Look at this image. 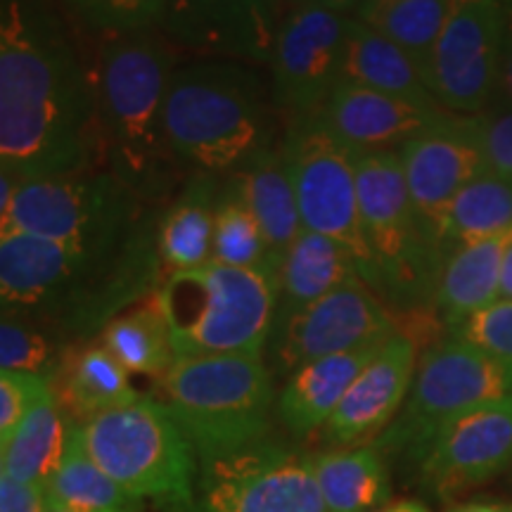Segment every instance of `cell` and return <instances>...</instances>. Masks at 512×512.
<instances>
[{"mask_svg":"<svg viewBox=\"0 0 512 512\" xmlns=\"http://www.w3.org/2000/svg\"><path fill=\"white\" fill-rule=\"evenodd\" d=\"M171 74L169 50L152 29L105 34L98 53V95L121 169L128 174H147L169 150L162 112Z\"/></svg>","mask_w":512,"mask_h":512,"instance_id":"cell-8","label":"cell"},{"mask_svg":"<svg viewBox=\"0 0 512 512\" xmlns=\"http://www.w3.org/2000/svg\"><path fill=\"white\" fill-rule=\"evenodd\" d=\"M46 508V489L8 475L0 477V512H46Z\"/></svg>","mask_w":512,"mask_h":512,"instance_id":"cell-40","label":"cell"},{"mask_svg":"<svg viewBox=\"0 0 512 512\" xmlns=\"http://www.w3.org/2000/svg\"><path fill=\"white\" fill-rule=\"evenodd\" d=\"M60 358L53 342L31 325L10 316H0V370L50 377L55 375Z\"/></svg>","mask_w":512,"mask_h":512,"instance_id":"cell-35","label":"cell"},{"mask_svg":"<svg viewBox=\"0 0 512 512\" xmlns=\"http://www.w3.org/2000/svg\"><path fill=\"white\" fill-rule=\"evenodd\" d=\"M74 425L76 422L64 413L60 401L50 392L5 439V475L46 489L57 467L62 465Z\"/></svg>","mask_w":512,"mask_h":512,"instance_id":"cell-28","label":"cell"},{"mask_svg":"<svg viewBox=\"0 0 512 512\" xmlns=\"http://www.w3.org/2000/svg\"><path fill=\"white\" fill-rule=\"evenodd\" d=\"M100 344L131 375L164 377L176 361L169 330L155 297L112 318L102 330Z\"/></svg>","mask_w":512,"mask_h":512,"instance_id":"cell-31","label":"cell"},{"mask_svg":"<svg viewBox=\"0 0 512 512\" xmlns=\"http://www.w3.org/2000/svg\"><path fill=\"white\" fill-rule=\"evenodd\" d=\"M351 19L304 3L280 24L271 55L273 98L292 126L316 119L342 83Z\"/></svg>","mask_w":512,"mask_h":512,"instance_id":"cell-13","label":"cell"},{"mask_svg":"<svg viewBox=\"0 0 512 512\" xmlns=\"http://www.w3.org/2000/svg\"><path fill=\"white\" fill-rule=\"evenodd\" d=\"M214 211L207 188H195L166 214L159 228V259L166 271H190L211 261Z\"/></svg>","mask_w":512,"mask_h":512,"instance_id":"cell-33","label":"cell"},{"mask_svg":"<svg viewBox=\"0 0 512 512\" xmlns=\"http://www.w3.org/2000/svg\"><path fill=\"white\" fill-rule=\"evenodd\" d=\"M304 3L318 5V8L335 10V12H339V15L354 17L356 10H358V5H361V0H304Z\"/></svg>","mask_w":512,"mask_h":512,"instance_id":"cell-44","label":"cell"},{"mask_svg":"<svg viewBox=\"0 0 512 512\" xmlns=\"http://www.w3.org/2000/svg\"><path fill=\"white\" fill-rule=\"evenodd\" d=\"M448 8L451 0H384V3H361L354 17L396 43L418 64L427 83L434 46L444 29Z\"/></svg>","mask_w":512,"mask_h":512,"instance_id":"cell-30","label":"cell"},{"mask_svg":"<svg viewBox=\"0 0 512 512\" xmlns=\"http://www.w3.org/2000/svg\"><path fill=\"white\" fill-rule=\"evenodd\" d=\"M50 392L79 425L140 399L131 373L100 342L60 358V366L50 377Z\"/></svg>","mask_w":512,"mask_h":512,"instance_id":"cell-24","label":"cell"},{"mask_svg":"<svg viewBox=\"0 0 512 512\" xmlns=\"http://www.w3.org/2000/svg\"><path fill=\"white\" fill-rule=\"evenodd\" d=\"M503 0H451L427 72L446 112L477 117L501 93Z\"/></svg>","mask_w":512,"mask_h":512,"instance_id":"cell-11","label":"cell"},{"mask_svg":"<svg viewBox=\"0 0 512 512\" xmlns=\"http://www.w3.org/2000/svg\"><path fill=\"white\" fill-rule=\"evenodd\" d=\"M508 394H512V373L451 335L434 342L418 358L406 403L373 446L387 460L399 458L418 467L448 422Z\"/></svg>","mask_w":512,"mask_h":512,"instance_id":"cell-7","label":"cell"},{"mask_svg":"<svg viewBox=\"0 0 512 512\" xmlns=\"http://www.w3.org/2000/svg\"><path fill=\"white\" fill-rule=\"evenodd\" d=\"M399 328L361 275L320 297L271 335V373L287 377L318 358L384 344Z\"/></svg>","mask_w":512,"mask_h":512,"instance_id":"cell-12","label":"cell"},{"mask_svg":"<svg viewBox=\"0 0 512 512\" xmlns=\"http://www.w3.org/2000/svg\"><path fill=\"white\" fill-rule=\"evenodd\" d=\"M361 3H384V0H361Z\"/></svg>","mask_w":512,"mask_h":512,"instance_id":"cell-50","label":"cell"},{"mask_svg":"<svg viewBox=\"0 0 512 512\" xmlns=\"http://www.w3.org/2000/svg\"><path fill=\"white\" fill-rule=\"evenodd\" d=\"M5 446V444H3ZM3 446H0V477L5 475V458H3Z\"/></svg>","mask_w":512,"mask_h":512,"instance_id":"cell-48","label":"cell"},{"mask_svg":"<svg viewBox=\"0 0 512 512\" xmlns=\"http://www.w3.org/2000/svg\"><path fill=\"white\" fill-rule=\"evenodd\" d=\"M79 434L95 463L140 505L197 510V456L162 401L136 399L83 422Z\"/></svg>","mask_w":512,"mask_h":512,"instance_id":"cell-5","label":"cell"},{"mask_svg":"<svg viewBox=\"0 0 512 512\" xmlns=\"http://www.w3.org/2000/svg\"><path fill=\"white\" fill-rule=\"evenodd\" d=\"M392 339V337H389ZM382 344L366 347L349 354H335L306 363L285 377L275 408L283 427L294 439H306L323 432L332 413L342 403L344 394L368 366L370 358L380 351Z\"/></svg>","mask_w":512,"mask_h":512,"instance_id":"cell-21","label":"cell"},{"mask_svg":"<svg viewBox=\"0 0 512 512\" xmlns=\"http://www.w3.org/2000/svg\"><path fill=\"white\" fill-rule=\"evenodd\" d=\"M176 358L264 356L275 320V271L216 261L166 275L152 294Z\"/></svg>","mask_w":512,"mask_h":512,"instance_id":"cell-3","label":"cell"},{"mask_svg":"<svg viewBox=\"0 0 512 512\" xmlns=\"http://www.w3.org/2000/svg\"><path fill=\"white\" fill-rule=\"evenodd\" d=\"M512 230V183L491 171L470 181L451 204L446 221V245H467L496 238Z\"/></svg>","mask_w":512,"mask_h":512,"instance_id":"cell-32","label":"cell"},{"mask_svg":"<svg viewBox=\"0 0 512 512\" xmlns=\"http://www.w3.org/2000/svg\"><path fill=\"white\" fill-rule=\"evenodd\" d=\"M261 3H264L268 17L273 19L275 27L280 29V24H283L294 10L302 8L304 0H261Z\"/></svg>","mask_w":512,"mask_h":512,"instance_id":"cell-43","label":"cell"},{"mask_svg":"<svg viewBox=\"0 0 512 512\" xmlns=\"http://www.w3.org/2000/svg\"><path fill=\"white\" fill-rule=\"evenodd\" d=\"M159 27L183 46L252 62H271L278 36L261 0H169Z\"/></svg>","mask_w":512,"mask_h":512,"instance_id":"cell-19","label":"cell"},{"mask_svg":"<svg viewBox=\"0 0 512 512\" xmlns=\"http://www.w3.org/2000/svg\"><path fill=\"white\" fill-rule=\"evenodd\" d=\"M510 245L512 230L489 240L451 247L446 254L434 285L432 311L448 332L501 297L503 256Z\"/></svg>","mask_w":512,"mask_h":512,"instance_id":"cell-22","label":"cell"},{"mask_svg":"<svg viewBox=\"0 0 512 512\" xmlns=\"http://www.w3.org/2000/svg\"><path fill=\"white\" fill-rule=\"evenodd\" d=\"M88 252L29 233L0 235V311L46 306L79 273Z\"/></svg>","mask_w":512,"mask_h":512,"instance_id":"cell-20","label":"cell"},{"mask_svg":"<svg viewBox=\"0 0 512 512\" xmlns=\"http://www.w3.org/2000/svg\"><path fill=\"white\" fill-rule=\"evenodd\" d=\"M233 192L252 211L256 223L264 230L268 247H271L275 264H278L280 256L302 233L297 195H294L283 147L280 150L264 147L254 157H249L242 164L238 185Z\"/></svg>","mask_w":512,"mask_h":512,"instance_id":"cell-25","label":"cell"},{"mask_svg":"<svg viewBox=\"0 0 512 512\" xmlns=\"http://www.w3.org/2000/svg\"><path fill=\"white\" fill-rule=\"evenodd\" d=\"M79 157V102L53 24L38 0H0V164L41 178Z\"/></svg>","mask_w":512,"mask_h":512,"instance_id":"cell-1","label":"cell"},{"mask_svg":"<svg viewBox=\"0 0 512 512\" xmlns=\"http://www.w3.org/2000/svg\"><path fill=\"white\" fill-rule=\"evenodd\" d=\"M5 444V439H0V446H3Z\"/></svg>","mask_w":512,"mask_h":512,"instance_id":"cell-51","label":"cell"},{"mask_svg":"<svg viewBox=\"0 0 512 512\" xmlns=\"http://www.w3.org/2000/svg\"><path fill=\"white\" fill-rule=\"evenodd\" d=\"M472 344L486 356L494 358L496 363L512 373V302L510 299H496L486 309L472 313L463 320L456 330L451 332Z\"/></svg>","mask_w":512,"mask_h":512,"instance_id":"cell-37","label":"cell"},{"mask_svg":"<svg viewBox=\"0 0 512 512\" xmlns=\"http://www.w3.org/2000/svg\"><path fill=\"white\" fill-rule=\"evenodd\" d=\"M418 358V342L411 335L399 330L387 339L323 427V444L349 448L380 439L408 399Z\"/></svg>","mask_w":512,"mask_h":512,"instance_id":"cell-16","label":"cell"},{"mask_svg":"<svg viewBox=\"0 0 512 512\" xmlns=\"http://www.w3.org/2000/svg\"><path fill=\"white\" fill-rule=\"evenodd\" d=\"M200 512H328L313 456L266 439L202 465Z\"/></svg>","mask_w":512,"mask_h":512,"instance_id":"cell-10","label":"cell"},{"mask_svg":"<svg viewBox=\"0 0 512 512\" xmlns=\"http://www.w3.org/2000/svg\"><path fill=\"white\" fill-rule=\"evenodd\" d=\"M498 299H510L512 302V245L503 256V268H501V297Z\"/></svg>","mask_w":512,"mask_h":512,"instance_id":"cell-45","label":"cell"},{"mask_svg":"<svg viewBox=\"0 0 512 512\" xmlns=\"http://www.w3.org/2000/svg\"><path fill=\"white\" fill-rule=\"evenodd\" d=\"M403 178L427 238L448 254L446 221L453 200L486 171L477 119L448 114L437 126L408 140L399 150Z\"/></svg>","mask_w":512,"mask_h":512,"instance_id":"cell-14","label":"cell"},{"mask_svg":"<svg viewBox=\"0 0 512 512\" xmlns=\"http://www.w3.org/2000/svg\"><path fill=\"white\" fill-rule=\"evenodd\" d=\"M342 83L396 95L418 105L441 107L427 88L418 64L396 43L358 22L356 17L351 19L347 50H344Z\"/></svg>","mask_w":512,"mask_h":512,"instance_id":"cell-26","label":"cell"},{"mask_svg":"<svg viewBox=\"0 0 512 512\" xmlns=\"http://www.w3.org/2000/svg\"><path fill=\"white\" fill-rule=\"evenodd\" d=\"M297 195L302 230L325 235L356 259L358 275L368 283L373 271L358 211L356 152L330 136L318 121L292 126L283 145Z\"/></svg>","mask_w":512,"mask_h":512,"instance_id":"cell-9","label":"cell"},{"mask_svg":"<svg viewBox=\"0 0 512 512\" xmlns=\"http://www.w3.org/2000/svg\"><path fill=\"white\" fill-rule=\"evenodd\" d=\"M211 261L235 268H278L264 230L235 192L223 197L214 211Z\"/></svg>","mask_w":512,"mask_h":512,"instance_id":"cell-34","label":"cell"},{"mask_svg":"<svg viewBox=\"0 0 512 512\" xmlns=\"http://www.w3.org/2000/svg\"><path fill=\"white\" fill-rule=\"evenodd\" d=\"M448 512H512V505H496V503H467Z\"/></svg>","mask_w":512,"mask_h":512,"instance_id":"cell-47","label":"cell"},{"mask_svg":"<svg viewBox=\"0 0 512 512\" xmlns=\"http://www.w3.org/2000/svg\"><path fill=\"white\" fill-rule=\"evenodd\" d=\"M498 95L512 102V0H503V67Z\"/></svg>","mask_w":512,"mask_h":512,"instance_id":"cell-41","label":"cell"},{"mask_svg":"<svg viewBox=\"0 0 512 512\" xmlns=\"http://www.w3.org/2000/svg\"><path fill=\"white\" fill-rule=\"evenodd\" d=\"M358 211L373 271L368 285L401 309L432 306L444 254L415 214L399 150L356 157Z\"/></svg>","mask_w":512,"mask_h":512,"instance_id":"cell-6","label":"cell"},{"mask_svg":"<svg viewBox=\"0 0 512 512\" xmlns=\"http://www.w3.org/2000/svg\"><path fill=\"white\" fill-rule=\"evenodd\" d=\"M313 467L328 512H375L392 498L387 458L373 444L328 448Z\"/></svg>","mask_w":512,"mask_h":512,"instance_id":"cell-27","label":"cell"},{"mask_svg":"<svg viewBox=\"0 0 512 512\" xmlns=\"http://www.w3.org/2000/svg\"><path fill=\"white\" fill-rule=\"evenodd\" d=\"M69 5L102 34H128L159 27L169 0H69Z\"/></svg>","mask_w":512,"mask_h":512,"instance_id":"cell-36","label":"cell"},{"mask_svg":"<svg viewBox=\"0 0 512 512\" xmlns=\"http://www.w3.org/2000/svg\"><path fill=\"white\" fill-rule=\"evenodd\" d=\"M448 114L453 112H446L444 107L418 105L396 95L339 83L313 121L351 152L368 155L401 150L408 140L437 126Z\"/></svg>","mask_w":512,"mask_h":512,"instance_id":"cell-18","label":"cell"},{"mask_svg":"<svg viewBox=\"0 0 512 512\" xmlns=\"http://www.w3.org/2000/svg\"><path fill=\"white\" fill-rule=\"evenodd\" d=\"M48 505L72 512H140V505L91 458L83 446L79 425H74L72 441L62 465L46 486Z\"/></svg>","mask_w":512,"mask_h":512,"instance_id":"cell-29","label":"cell"},{"mask_svg":"<svg viewBox=\"0 0 512 512\" xmlns=\"http://www.w3.org/2000/svg\"><path fill=\"white\" fill-rule=\"evenodd\" d=\"M50 394L46 377L0 370V439H8L38 401Z\"/></svg>","mask_w":512,"mask_h":512,"instance_id":"cell-39","label":"cell"},{"mask_svg":"<svg viewBox=\"0 0 512 512\" xmlns=\"http://www.w3.org/2000/svg\"><path fill=\"white\" fill-rule=\"evenodd\" d=\"M166 145L202 171L245 164L266 147L268 107L259 76L235 62H204L171 74Z\"/></svg>","mask_w":512,"mask_h":512,"instance_id":"cell-4","label":"cell"},{"mask_svg":"<svg viewBox=\"0 0 512 512\" xmlns=\"http://www.w3.org/2000/svg\"><path fill=\"white\" fill-rule=\"evenodd\" d=\"M475 119L486 171L512 183V102L498 95Z\"/></svg>","mask_w":512,"mask_h":512,"instance_id":"cell-38","label":"cell"},{"mask_svg":"<svg viewBox=\"0 0 512 512\" xmlns=\"http://www.w3.org/2000/svg\"><path fill=\"white\" fill-rule=\"evenodd\" d=\"M375 512H430V510H427V505H422L420 501H413V498H403V501L387 503L384 508L375 510Z\"/></svg>","mask_w":512,"mask_h":512,"instance_id":"cell-46","label":"cell"},{"mask_svg":"<svg viewBox=\"0 0 512 512\" xmlns=\"http://www.w3.org/2000/svg\"><path fill=\"white\" fill-rule=\"evenodd\" d=\"M19 181H22V178H19L15 171H10L8 166L0 164V228H3L5 214H8L12 195H15Z\"/></svg>","mask_w":512,"mask_h":512,"instance_id":"cell-42","label":"cell"},{"mask_svg":"<svg viewBox=\"0 0 512 512\" xmlns=\"http://www.w3.org/2000/svg\"><path fill=\"white\" fill-rule=\"evenodd\" d=\"M351 275H358V266L349 249L325 235L302 230L275 268L273 332L306 306L347 283Z\"/></svg>","mask_w":512,"mask_h":512,"instance_id":"cell-23","label":"cell"},{"mask_svg":"<svg viewBox=\"0 0 512 512\" xmlns=\"http://www.w3.org/2000/svg\"><path fill=\"white\" fill-rule=\"evenodd\" d=\"M162 396L202 465L271 439L275 389L264 356L176 358Z\"/></svg>","mask_w":512,"mask_h":512,"instance_id":"cell-2","label":"cell"},{"mask_svg":"<svg viewBox=\"0 0 512 512\" xmlns=\"http://www.w3.org/2000/svg\"><path fill=\"white\" fill-rule=\"evenodd\" d=\"M110 214L105 181L41 176L22 178L5 214L3 233H29L88 252Z\"/></svg>","mask_w":512,"mask_h":512,"instance_id":"cell-17","label":"cell"},{"mask_svg":"<svg viewBox=\"0 0 512 512\" xmlns=\"http://www.w3.org/2000/svg\"><path fill=\"white\" fill-rule=\"evenodd\" d=\"M512 465V394L451 420L420 460V484L439 498L477 489Z\"/></svg>","mask_w":512,"mask_h":512,"instance_id":"cell-15","label":"cell"},{"mask_svg":"<svg viewBox=\"0 0 512 512\" xmlns=\"http://www.w3.org/2000/svg\"><path fill=\"white\" fill-rule=\"evenodd\" d=\"M46 512H72V510H62V508H53V505H48Z\"/></svg>","mask_w":512,"mask_h":512,"instance_id":"cell-49","label":"cell"}]
</instances>
